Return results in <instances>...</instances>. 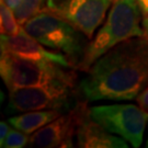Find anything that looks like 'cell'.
<instances>
[{"instance_id":"1","label":"cell","mask_w":148,"mask_h":148,"mask_svg":"<svg viewBox=\"0 0 148 148\" xmlns=\"http://www.w3.org/2000/svg\"><path fill=\"white\" fill-rule=\"evenodd\" d=\"M85 74L79 92L87 102L136 99L148 85V35L120 43Z\"/></svg>"},{"instance_id":"2","label":"cell","mask_w":148,"mask_h":148,"mask_svg":"<svg viewBox=\"0 0 148 148\" xmlns=\"http://www.w3.org/2000/svg\"><path fill=\"white\" fill-rule=\"evenodd\" d=\"M145 35L136 0H113L103 24L88 43L78 70L87 71L106 52L132 37Z\"/></svg>"},{"instance_id":"3","label":"cell","mask_w":148,"mask_h":148,"mask_svg":"<svg viewBox=\"0 0 148 148\" xmlns=\"http://www.w3.org/2000/svg\"><path fill=\"white\" fill-rule=\"evenodd\" d=\"M24 30L47 48L65 55L78 68L89 38L62 18L42 10L23 24Z\"/></svg>"},{"instance_id":"4","label":"cell","mask_w":148,"mask_h":148,"mask_svg":"<svg viewBox=\"0 0 148 148\" xmlns=\"http://www.w3.org/2000/svg\"><path fill=\"white\" fill-rule=\"evenodd\" d=\"M0 76L9 91L47 85L56 81L74 84L76 75L70 67L54 63L35 60L1 53Z\"/></svg>"},{"instance_id":"5","label":"cell","mask_w":148,"mask_h":148,"mask_svg":"<svg viewBox=\"0 0 148 148\" xmlns=\"http://www.w3.org/2000/svg\"><path fill=\"white\" fill-rule=\"evenodd\" d=\"M74 84L56 81L47 85L9 91L8 111L16 112L59 110L68 112L78 106Z\"/></svg>"},{"instance_id":"6","label":"cell","mask_w":148,"mask_h":148,"mask_svg":"<svg viewBox=\"0 0 148 148\" xmlns=\"http://www.w3.org/2000/svg\"><path fill=\"white\" fill-rule=\"evenodd\" d=\"M89 113L91 119L108 132L119 135L134 148L143 144L148 113L138 104L115 103L91 106Z\"/></svg>"},{"instance_id":"7","label":"cell","mask_w":148,"mask_h":148,"mask_svg":"<svg viewBox=\"0 0 148 148\" xmlns=\"http://www.w3.org/2000/svg\"><path fill=\"white\" fill-rule=\"evenodd\" d=\"M113 0H46L43 10L62 18L89 40L103 23Z\"/></svg>"},{"instance_id":"8","label":"cell","mask_w":148,"mask_h":148,"mask_svg":"<svg viewBox=\"0 0 148 148\" xmlns=\"http://www.w3.org/2000/svg\"><path fill=\"white\" fill-rule=\"evenodd\" d=\"M88 109L87 101L79 102L73 110L33 133L29 142L30 146L40 148L74 147L78 126Z\"/></svg>"},{"instance_id":"9","label":"cell","mask_w":148,"mask_h":148,"mask_svg":"<svg viewBox=\"0 0 148 148\" xmlns=\"http://www.w3.org/2000/svg\"><path fill=\"white\" fill-rule=\"evenodd\" d=\"M1 53L10 54L18 57L35 60L40 63H54L64 67L73 68L69 59L63 54L55 52L44 46L32 37L25 30L18 35L1 34Z\"/></svg>"},{"instance_id":"10","label":"cell","mask_w":148,"mask_h":148,"mask_svg":"<svg viewBox=\"0 0 148 148\" xmlns=\"http://www.w3.org/2000/svg\"><path fill=\"white\" fill-rule=\"evenodd\" d=\"M76 146L84 148H127L128 144L120 136L112 135L86 112L77 130Z\"/></svg>"},{"instance_id":"11","label":"cell","mask_w":148,"mask_h":148,"mask_svg":"<svg viewBox=\"0 0 148 148\" xmlns=\"http://www.w3.org/2000/svg\"><path fill=\"white\" fill-rule=\"evenodd\" d=\"M66 112L59 110H38V111L23 112L19 115L10 117L8 122L11 126L20 130L25 134H33L37 130L47 125L48 123L60 116Z\"/></svg>"},{"instance_id":"12","label":"cell","mask_w":148,"mask_h":148,"mask_svg":"<svg viewBox=\"0 0 148 148\" xmlns=\"http://www.w3.org/2000/svg\"><path fill=\"white\" fill-rule=\"evenodd\" d=\"M0 16H1V34L3 35H18L24 32V27L16 20L13 10L5 5L3 0L0 2Z\"/></svg>"},{"instance_id":"13","label":"cell","mask_w":148,"mask_h":148,"mask_svg":"<svg viewBox=\"0 0 148 148\" xmlns=\"http://www.w3.org/2000/svg\"><path fill=\"white\" fill-rule=\"evenodd\" d=\"M46 0H21L19 7L13 11L16 20L23 25L32 16H36L44 9Z\"/></svg>"},{"instance_id":"14","label":"cell","mask_w":148,"mask_h":148,"mask_svg":"<svg viewBox=\"0 0 148 148\" xmlns=\"http://www.w3.org/2000/svg\"><path fill=\"white\" fill-rule=\"evenodd\" d=\"M29 134L23 133L20 130L16 128H11L8 136L5 138V143L2 145V147L5 148H22L25 147L29 142H30V137L27 136Z\"/></svg>"},{"instance_id":"15","label":"cell","mask_w":148,"mask_h":148,"mask_svg":"<svg viewBox=\"0 0 148 148\" xmlns=\"http://www.w3.org/2000/svg\"><path fill=\"white\" fill-rule=\"evenodd\" d=\"M143 18V27L145 35H148V0H136Z\"/></svg>"},{"instance_id":"16","label":"cell","mask_w":148,"mask_h":148,"mask_svg":"<svg viewBox=\"0 0 148 148\" xmlns=\"http://www.w3.org/2000/svg\"><path fill=\"white\" fill-rule=\"evenodd\" d=\"M136 102H137V104L143 109L144 111L148 113V85L146 86V87L144 88L143 91L137 95Z\"/></svg>"},{"instance_id":"17","label":"cell","mask_w":148,"mask_h":148,"mask_svg":"<svg viewBox=\"0 0 148 148\" xmlns=\"http://www.w3.org/2000/svg\"><path fill=\"white\" fill-rule=\"evenodd\" d=\"M9 122L7 123V122L2 121L0 123V147H2V145L5 143V138L8 136V134L10 132V126H9Z\"/></svg>"},{"instance_id":"18","label":"cell","mask_w":148,"mask_h":148,"mask_svg":"<svg viewBox=\"0 0 148 148\" xmlns=\"http://www.w3.org/2000/svg\"><path fill=\"white\" fill-rule=\"evenodd\" d=\"M3 1L5 2V5H8L11 10H13V11L19 7L20 2H21V0H3Z\"/></svg>"},{"instance_id":"19","label":"cell","mask_w":148,"mask_h":148,"mask_svg":"<svg viewBox=\"0 0 148 148\" xmlns=\"http://www.w3.org/2000/svg\"><path fill=\"white\" fill-rule=\"evenodd\" d=\"M146 147L148 148V137H147V140H146Z\"/></svg>"}]
</instances>
